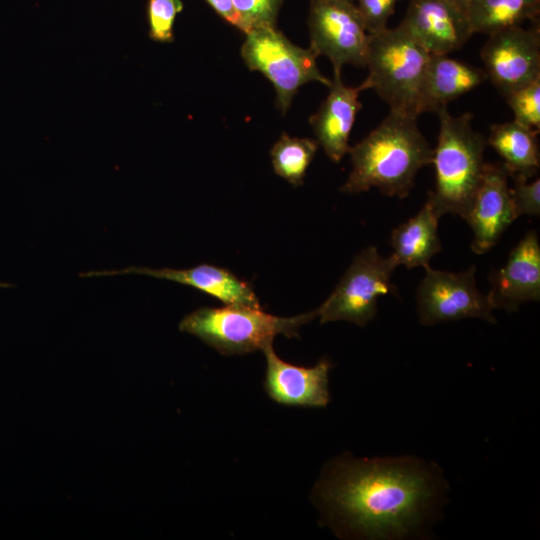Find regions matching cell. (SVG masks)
I'll use <instances>...</instances> for the list:
<instances>
[{
    "instance_id": "obj_1",
    "label": "cell",
    "mask_w": 540,
    "mask_h": 540,
    "mask_svg": "<svg viewBox=\"0 0 540 540\" xmlns=\"http://www.w3.org/2000/svg\"><path fill=\"white\" fill-rule=\"evenodd\" d=\"M432 474L407 458L343 459L319 483V495L350 532L402 538L422 523L436 497Z\"/></svg>"
},
{
    "instance_id": "obj_2",
    "label": "cell",
    "mask_w": 540,
    "mask_h": 540,
    "mask_svg": "<svg viewBox=\"0 0 540 540\" xmlns=\"http://www.w3.org/2000/svg\"><path fill=\"white\" fill-rule=\"evenodd\" d=\"M417 117L390 109L374 130L350 147L352 170L341 191L355 194L376 187L390 197L408 196L418 171L431 164L433 156Z\"/></svg>"
},
{
    "instance_id": "obj_3",
    "label": "cell",
    "mask_w": 540,
    "mask_h": 540,
    "mask_svg": "<svg viewBox=\"0 0 540 540\" xmlns=\"http://www.w3.org/2000/svg\"><path fill=\"white\" fill-rule=\"evenodd\" d=\"M439 134L433 149L435 187L428 194L437 214L467 216L484 175L487 141L472 126L473 115H452L447 107L436 112Z\"/></svg>"
},
{
    "instance_id": "obj_4",
    "label": "cell",
    "mask_w": 540,
    "mask_h": 540,
    "mask_svg": "<svg viewBox=\"0 0 540 540\" xmlns=\"http://www.w3.org/2000/svg\"><path fill=\"white\" fill-rule=\"evenodd\" d=\"M430 53L400 23L369 34L361 90H374L390 109L419 115V94Z\"/></svg>"
},
{
    "instance_id": "obj_5",
    "label": "cell",
    "mask_w": 540,
    "mask_h": 540,
    "mask_svg": "<svg viewBox=\"0 0 540 540\" xmlns=\"http://www.w3.org/2000/svg\"><path fill=\"white\" fill-rule=\"evenodd\" d=\"M318 316V310L295 317H278L261 308L226 305L203 307L187 314L179 330L200 338L224 355L245 354L262 350L274 337H298L301 325Z\"/></svg>"
},
{
    "instance_id": "obj_6",
    "label": "cell",
    "mask_w": 540,
    "mask_h": 540,
    "mask_svg": "<svg viewBox=\"0 0 540 540\" xmlns=\"http://www.w3.org/2000/svg\"><path fill=\"white\" fill-rule=\"evenodd\" d=\"M241 56L250 70L262 73L274 86L276 103L286 113L299 88L309 82L330 85L310 49L293 44L276 26L245 33Z\"/></svg>"
},
{
    "instance_id": "obj_7",
    "label": "cell",
    "mask_w": 540,
    "mask_h": 540,
    "mask_svg": "<svg viewBox=\"0 0 540 540\" xmlns=\"http://www.w3.org/2000/svg\"><path fill=\"white\" fill-rule=\"evenodd\" d=\"M396 267L393 258L382 257L375 246L363 249L317 309L320 322L344 320L365 326L376 315L379 297L396 290L391 282Z\"/></svg>"
},
{
    "instance_id": "obj_8",
    "label": "cell",
    "mask_w": 540,
    "mask_h": 540,
    "mask_svg": "<svg viewBox=\"0 0 540 540\" xmlns=\"http://www.w3.org/2000/svg\"><path fill=\"white\" fill-rule=\"evenodd\" d=\"M416 291L417 313L422 325L431 326L465 318L496 323L487 294L477 287L475 266L463 272L425 267Z\"/></svg>"
},
{
    "instance_id": "obj_9",
    "label": "cell",
    "mask_w": 540,
    "mask_h": 540,
    "mask_svg": "<svg viewBox=\"0 0 540 540\" xmlns=\"http://www.w3.org/2000/svg\"><path fill=\"white\" fill-rule=\"evenodd\" d=\"M310 47L327 57L333 70L345 64L364 67L369 34L356 4L346 0H310Z\"/></svg>"
},
{
    "instance_id": "obj_10",
    "label": "cell",
    "mask_w": 540,
    "mask_h": 540,
    "mask_svg": "<svg viewBox=\"0 0 540 540\" xmlns=\"http://www.w3.org/2000/svg\"><path fill=\"white\" fill-rule=\"evenodd\" d=\"M481 51L485 73L506 96L540 78V34L521 26L488 35Z\"/></svg>"
},
{
    "instance_id": "obj_11",
    "label": "cell",
    "mask_w": 540,
    "mask_h": 540,
    "mask_svg": "<svg viewBox=\"0 0 540 540\" xmlns=\"http://www.w3.org/2000/svg\"><path fill=\"white\" fill-rule=\"evenodd\" d=\"M503 163H486L483 180L464 218L473 232L471 249L476 254L489 251L516 218L508 177Z\"/></svg>"
},
{
    "instance_id": "obj_12",
    "label": "cell",
    "mask_w": 540,
    "mask_h": 540,
    "mask_svg": "<svg viewBox=\"0 0 540 540\" xmlns=\"http://www.w3.org/2000/svg\"><path fill=\"white\" fill-rule=\"evenodd\" d=\"M401 24L431 55H448L473 34L466 13L445 0H412Z\"/></svg>"
},
{
    "instance_id": "obj_13",
    "label": "cell",
    "mask_w": 540,
    "mask_h": 540,
    "mask_svg": "<svg viewBox=\"0 0 540 540\" xmlns=\"http://www.w3.org/2000/svg\"><path fill=\"white\" fill-rule=\"evenodd\" d=\"M490 283L487 296L493 309L517 311L525 302L540 300V245L535 230L512 249Z\"/></svg>"
},
{
    "instance_id": "obj_14",
    "label": "cell",
    "mask_w": 540,
    "mask_h": 540,
    "mask_svg": "<svg viewBox=\"0 0 540 540\" xmlns=\"http://www.w3.org/2000/svg\"><path fill=\"white\" fill-rule=\"evenodd\" d=\"M262 351L266 358L264 387L269 397L284 405L324 407L329 402L330 363L322 359L313 367L292 365L280 359L272 344Z\"/></svg>"
},
{
    "instance_id": "obj_15",
    "label": "cell",
    "mask_w": 540,
    "mask_h": 540,
    "mask_svg": "<svg viewBox=\"0 0 540 540\" xmlns=\"http://www.w3.org/2000/svg\"><path fill=\"white\" fill-rule=\"evenodd\" d=\"M120 274H141L174 281L196 288L222 301L225 305H242L261 308L260 302L251 285L239 279L228 269L210 264H200L188 269L131 266L121 270L90 271L79 274L80 277H100Z\"/></svg>"
},
{
    "instance_id": "obj_16",
    "label": "cell",
    "mask_w": 540,
    "mask_h": 540,
    "mask_svg": "<svg viewBox=\"0 0 540 540\" xmlns=\"http://www.w3.org/2000/svg\"><path fill=\"white\" fill-rule=\"evenodd\" d=\"M329 93L318 111L310 119L316 142L326 155L338 163L349 152V136L357 112L362 104L360 86H346L341 79V70H333Z\"/></svg>"
},
{
    "instance_id": "obj_17",
    "label": "cell",
    "mask_w": 540,
    "mask_h": 540,
    "mask_svg": "<svg viewBox=\"0 0 540 540\" xmlns=\"http://www.w3.org/2000/svg\"><path fill=\"white\" fill-rule=\"evenodd\" d=\"M487 78L483 69L448 55H430L422 81L418 113L437 112L461 95L481 85Z\"/></svg>"
},
{
    "instance_id": "obj_18",
    "label": "cell",
    "mask_w": 540,
    "mask_h": 540,
    "mask_svg": "<svg viewBox=\"0 0 540 540\" xmlns=\"http://www.w3.org/2000/svg\"><path fill=\"white\" fill-rule=\"evenodd\" d=\"M439 218L427 199L415 216L392 230L390 244L393 252L390 256L397 266H429L430 259L442 248L438 236Z\"/></svg>"
},
{
    "instance_id": "obj_19",
    "label": "cell",
    "mask_w": 540,
    "mask_h": 540,
    "mask_svg": "<svg viewBox=\"0 0 540 540\" xmlns=\"http://www.w3.org/2000/svg\"><path fill=\"white\" fill-rule=\"evenodd\" d=\"M537 133L513 120L491 126L486 141L504 160L510 176L520 175L530 179L540 166Z\"/></svg>"
},
{
    "instance_id": "obj_20",
    "label": "cell",
    "mask_w": 540,
    "mask_h": 540,
    "mask_svg": "<svg viewBox=\"0 0 540 540\" xmlns=\"http://www.w3.org/2000/svg\"><path fill=\"white\" fill-rule=\"evenodd\" d=\"M540 0H470L466 16L473 33L493 34L536 19Z\"/></svg>"
},
{
    "instance_id": "obj_21",
    "label": "cell",
    "mask_w": 540,
    "mask_h": 540,
    "mask_svg": "<svg viewBox=\"0 0 540 540\" xmlns=\"http://www.w3.org/2000/svg\"><path fill=\"white\" fill-rule=\"evenodd\" d=\"M318 146L313 139L290 137L283 133L270 151L275 173L294 186L303 184Z\"/></svg>"
},
{
    "instance_id": "obj_22",
    "label": "cell",
    "mask_w": 540,
    "mask_h": 540,
    "mask_svg": "<svg viewBox=\"0 0 540 540\" xmlns=\"http://www.w3.org/2000/svg\"><path fill=\"white\" fill-rule=\"evenodd\" d=\"M514 113V121L539 132L540 78L504 96Z\"/></svg>"
},
{
    "instance_id": "obj_23",
    "label": "cell",
    "mask_w": 540,
    "mask_h": 540,
    "mask_svg": "<svg viewBox=\"0 0 540 540\" xmlns=\"http://www.w3.org/2000/svg\"><path fill=\"white\" fill-rule=\"evenodd\" d=\"M182 10V0H148L149 37L157 42H172L174 22Z\"/></svg>"
},
{
    "instance_id": "obj_24",
    "label": "cell",
    "mask_w": 540,
    "mask_h": 540,
    "mask_svg": "<svg viewBox=\"0 0 540 540\" xmlns=\"http://www.w3.org/2000/svg\"><path fill=\"white\" fill-rule=\"evenodd\" d=\"M240 15L245 33L253 28L276 26V20L284 0H231Z\"/></svg>"
},
{
    "instance_id": "obj_25",
    "label": "cell",
    "mask_w": 540,
    "mask_h": 540,
    "mask_svg": "<svg viewBox=\"0 0 540 540\" xmlns=\"http://www.w3.org/2000/svg\"><path fill=\"white\" fill-rule=\"evenodd\" d=\"M514 186L509 188L510 198L516 218L522 215L539 216L540 214V179L527 182L528 179L513 175Z\"/></svg>"
},
{
    "instance_id": "obj_26",
    "label": "cell",
    "mask_w": 540,
    "mask_h": 540,
    "mask_svg": "<svg viewBox=\"0 0 540 540\" xmlns=\"http://www.w3.org/2000/svg\"><path fill=\"white\" fill-rule=\"evenodd\" d=\"M399 0H357V8L368 34L387 28V22Z\"/></svg>"
},
{
    "instance_id": "obj_27",
    "label": "cell",
    "mask_w": 540,
    "mask_h": 540,
    "mask_svg": "<svg viewBox=\"0 0 540 540\" xmlns=\"http://www.w3.org/2000/svg\"><path fill=\"white\" fill-rule=\"evenodd\" d=\"M224 20L245 33L246 29L231 0H205Z\"/></svg>"
},
{
    "instance_id": "obj_28",
    "label": "cell",
    "mask_w": 540,
    "mask_h": 540,
    "mask_svg": "<svg viewBox=\"0 0 540 540\" xmlns=\"http://www.w3.org/2000/svg\"><path fill=\"white\" fill-rule=\"evenodd\" d=\"M445 1L459 8L465 13H466L467 6L470 2V0H445Z\"/></svg>"
},
{
    "instance_id": "obj_29",
    "label": "cell",
    "mask_w": 540,
    "mask_h": 540,
    "mask_svg": "<svg viewBox=\"0 0 540 540\" xmlns=\"http://www.w3.org/2000/svg\"><path fill=\"white\" fill-rule=\"evenodd\" d=\"M0 286H1V287H9L10 285H9V284H4V283H0Z\"/></svg>"
},
{
    "instance_id": "obj_30",
    "label": "cell",
    "mask_w": 540,
    "mask_h": 540,
    "mask_svg": "<svg viewBox=\"0 0 540 540\" xmlns=\"http://www.w3.org/2000/svg\"><path fill=\"white\" fill-rule=\"evenodd\" d=\"M346 1H351V2H353L354 0H346Z\"/></svg>"
}]
</instances>
